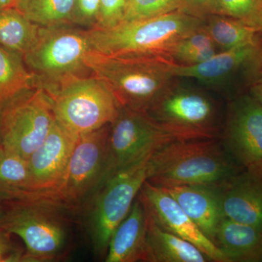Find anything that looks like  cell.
<instances>
[{"label":"cell","mask_w":262,"mask_h":262,"mask_svg":"<svg viewBox=\"0 0 262 262\" xmlns=\"http://www.w3.org/2000/svg\"><path fill=\"white\" fill-rule=\"evenodd\" d=\"M1 201L0 229L23 241L24 261H52L68 254L76 214L57 193L31 192Z\"/></svg>","instance_id":"1"},{"label":"cell","mask_w":262,"mask_h":262,"mask_svg":"<svg viewBox=\"0 0 262 262\" xmlns=\"http://www.w3.org/2000/svg\"><path fill=\"white\" fill-rule=\"evenodd\" d=\"M91 75L104 82L119 106L145 112L173 83L172 58L163 56H108L90 50L84 58Z\"/></svg>","instance_id":"2"},{"label":"cell","mask_w":262,"mask_h":262,"mask_svg":"<svg viewBox=\"0 0 262 262\" xmlns=\"http://www.w3.org/2000/svg\"><path fill=\"white\" fill-rule=\"evenodd\" d=\"M242 169L220 139L174 141L150 157L146 181L161 188L219 185Z\"/></svg>","instance_id":"3"},{"label":"cell","mask_w":262,"mask_h":262,"mask_svg":"<svg viewBox=\"0 0 262 262\" xmlns=\"http://www.w3.org/2000/svg\"><path fill=\"white\" fill-rule=\"evenodd\" d=\"M205 20L181 11L156 18L123 22L110 29H88L91 49L108 56H163L184 38L199 30Z\"/></svg>","instance_id":"4"},{"label":"cell","mask_w":262,"mask_h":262,"mask_svg":"<svg viewBox=\"0 0 262 262\" xmlns=\"http://www.w3.org/2000/svg\"><path fill=\"white\" fill-rule=\"evenodd\" d=\"M147 160L103 183L75 211L95 256L106 257L108 244L147 179Z\"/></svg>","instance_id":"5"},{"label":"cell","mask_w":262,"mask_h":262,"mask_svg":"<svg viewBox=\"0 0 262 262\" xmlns=\"http://www.w3.org/2000/svg\"><path fill=\"white\" fill-rule=\"evenodd\" d=\"M90 50L86 30L71 24L40 27L35 42L23 59L37 77V88L49 94L68 79L87 76L90 71L84 58Z\"/></svg>","instance_id":"6"},{"label":"cell","mask_w":262,"mask_h":262,"mask_svg":"<svg viewBox=\"0 0 262 262\" xmlns=\"http://www.w3.org/2000/svg\"><path fill=\"white\" fill-rule=\"evenodd\" d=\"M175 141L220 139L224 117L206 92L175 81L147 111Z\"/></svg>","instance_id":"7"},{"label":"cell","mask_w":262,"mask_h":262,"mask_svg":"<svg viewBox=\"0 0 262 262\" xmlns=\"http://www.w3.org/2000/svg\"><path fill=\"white\" fill-rule=\"evenodd\" d=\"M48 94L56 121L77 136L111 124L120 107L107 86L92 75L68 79Z\"/></svg>","instance_id":"8"},{"label":"cell","mask_w":262,"mask_h":262,"mask_svg":"<svg viewBox=\"0 0 262 262\" xmlns=\"http://www.w3.org/2000/svg\"><path fill=\"white\" fill-rule=\"evenodd\" d=\"M174 141L147 113L120 106L110 125L101 184L117 173L144 163L155 151Z\"/></svg>","instance_id":"9"},{"label":"cell","mask_w":262,"mask_h":262,"mask_svg":"<svg viewBox=\"0 0 262 262\" xmlns=\"http://www.w3.org/2000/svg\"><path fill=\"white\" fill-rule=\"evenodd\" d=\"M262 41L221 51L207 61L193 66L177 63L176 77L194 79L230 99L248 93L261 77Z\"/></svg>","instance_id":"10"},{"label":"cell","mask_w":262,"mask_h":262,"mask_svg":"<svg viewBox=\"0 0 262 262\" xmlns=\"http://www.w3.org/2000/svg\"><path fill=\"white\" fill-rule=\"evenodd\" d=\"M2 145L28 160L56 121L53 103L41 88L29 90L0 111Z\"/></svg>","instance_id":"11"},{"label":"cell","mask_w":262,"mask_h":262,"mask_svg":"<svg viewBox=\"0 0 262 262\" xmlns=\"http://www.w3.org/2000/svg\"><path fill=\"white\" fill-rule=\"evenodd\" d=\"M110 125L79 136L57 194L74 211L101 186Z\"/></svg>","instance_id":"12"},{"label":"cell","mask_w":262,"mask_h":262,"mask_svg":"<svg viewBox=\"0 0 262 262\" xmlns=\"http://www.w3.org/2000/svg\"><path fill=\"white\" fill-rule=\"evenodd\" d=\"M220 139L243 168L262 164V105L249 93L229 100Z\"/></svg>","instance_id":"13"},{"label":"cell","mask_w":262,"mask_h":262,"mask_svg":"<svg viewBox=\"0 0 262 262\" xmlns=\"http://www.w3.org/2000/svg\"><path fill=\"white\" fill-rule=\"evenodd\" d=\"M139 196L163 228L194 245L210 261L231 262L228 256L202 232L173 196L163 188L146 181Z\"/></svg>","instance_id":"14"},{"label":"cell","mask_w":262,"mask_h":262,"mask_svg":"<svg viewBox=\"0 0 262 262\" xmlns=\"http://www.w3.org/2000/svg\"><path fill=\"white\" fill-rule=\"evenodd\" d=\"M78 138L55 122L47 138L28 159L33 192L57 193Z\"/></svg>","instance_id":"15"},{"label":"cell","mask_w":262,"mask_h":262,"mask_svg":"<svg viewBox=\"0 0 262 262\" xmlns=\"http://www.w3.org/2000/svg\"><path fill=\"white\" fill-rule=\"evenodd\" d=\"M224 216L262 229V164L218 185Z\"/></svg>","instance_id":"16"},{"label":"cell","mask_w":262,"mask_h":262,"mask_svg":"<svg viewBox=\"0 0 262 262\" xmlns=\"http://www.w3.org/2000/svg\"><path fill=\"white\" fill-rule=\"evenodd\" d=\"M182 207L207 237L214 241L224 218L218 185H184L163 188Z\"/></svg>","instance_id":"17"},{"label":"cell","mask_w":262,"mask_h":262,"mask_svg":"<svg viewBox=\"0 0 262 262\" xmlns=\"http://www.w3.org/2000/svg\"><path fill=\"white\" fill-rule=\"evenodd\" d=\"M146 260V213L139 194L130 211L108 244L106 262H136Z\"/></svg>","instance_id":"18"},{"label":"cell","mask_w":262,"mask_h":262,"mask_svg":"<svg viewBox=\"0 0 262 262\" xmlns=\"http://www.w3.org/2000/svg\"><path fill=\"white\" fill-rule=\"evenodd\" d=\"M145 208L146 262L210 261L194 245L163 228Z\"/></svg>","instance_id":"19"},{"label":"cell","mask_w":262,"mask_h":262,"mask_svg":"<svg viewBox=\"0 0 262 262\" xmlns=\"http://www.w3.org/2000/svg\"><path fill=\"white\" fill-rule=\"evenodd\" d=\"M213 243L231 262L262 261V229L224 217Z\"/></svg>","instance_id":"20"},{"label":"cell","mask_w":262,"mask_h":262,"mask_svg":"<svg viewBox=\"0 0 262 262\" xmlns=\"http://www.w3.org/2000/svg\"><path fill=\"white\" fill-rule=\"evenodd\" d=\"M36 88L37 77L27 68L23 57L0 45V111L13 98Z\"/></svg>","instance_id":"21"},{"label":"cell","mask_w":262,"mask_h":262,"mask_svg":"<svg viewBox=\"0 0 262 262\" xmlns=\"http://www.w3.org/2000/svg\"><path fill=\"white\" fill-rule=\"evenodd\" d=\"M30 192H34L28 160L1 144L0 201L17 199Z\"/></svg>","instance_id":"22"},{"label":"cell","mask_w":262,"mask_h":262,"mask_svg":"<svg viewBox=\"0 0 262 262\" xmlns=\"http://www.w3.org/2000/svg\"><path fill=\"white\" fill-rule=\"evenodd\" d=\"M39 27L16 8L0 10V45L22 57L35 42Z\"/></svg>","instance_id":"23"},{"label":"cell","mask_w":262,"mask_h":262,"mask_svg":"<svg viewBox=\"0 0 262 262\" xmlns=\"http://www.w3.org/2000/svg\"><path fill=\"white\" fill-rule=\"evenodd\" d=\"M203 28L221 51H229L261 39L260 32L256 29L223 15L208 17L205 20Z\"/></svg>","instance_id":"24"},{"label":"cell","mask_w":262,"mask_h":262,"mask_svg":"<svg viewBox=\"0 0 262 262\" xmlns=\"http://www.w3.org/2000/svg\"><path fill=\"white\" fill-rule=\"evenodd\" d=\"M75 0H16L15 8L39 27L70 24Z\"/></svg>","instance_id":"25"},{"label":"cell","mask_w":262,"mask_h":262,"mask_svg":"<svg viewBox=\"0 0 262 262\" xmlns=\"http://www.w3.org/2000/svg\"><path fill=\"white\" fill-rule=\"evenodd\" d=\"M217 51L218 48L203 27L181 40L170 57L178 64L193 66L209 59L218 53Z\"/></svg>","instance_id":"26"},{"label":"cell","mask_w":262,"mask_h":262,"mask_svg":"<svg viewBox=\"0 0 262 262\" xmlns=\"http://www.w3.org/2000/svg\"><path fill=\"white\" fill-rule=\"evenodd\" d=\"M218 14L237 19L262 31V0H218Z\"/></svg>","instance_id":"27"},{"label":"cell","mask_w":262,"mask_h":262,"mask_svg":"<svg viewBox=\"0 0 262 262\" xmlns=\"http://www.w3.org/2000/svg\"><path fill=\"white\" fill-rule=\"evenodd\" d=\"M181 0H128L123 22L156 18L179 11Z\"/></svg>","instance_id":"28"},{"label":"cell","mask_w":262,"mask_h":262,"mask_svg":"<svg viewBox=\"0 0 262 262\" xmlns=\"http://www.w3.org/2000/svg\"><path fill=\"white\" fill-rule=\"evenodd\" d=\"M127 3L128 0H100L98 22L94 28H113L121 24Z\"/></svg>","instance_id":"29"},{"label":"cell","mask_w":262,"mask_h":262,"mask_svg":"<svg viewBox=\"0 0 262 262\" xmlns=\"http://www.w3.org/2000/svg\"><path fill=\"white\" fill-rule=\"evenodd\" d=\"M100 0H75L70 18V24L94 28L99 14Z\"/></svg>","instance_id":"30"},{"label":"cell","mask_w":262,"mask_h":262,"mask_svg":"<svg viewBox=\"0 0 262 262\" xmlns=\"http://www.w3.org/2000/svg\"><path fill=\"white\" fill-rule=\"evenodd\" d=\"M179 11L205 20L218 14V0H181Z\"/></svg>","instance_id":"31"},{"label":"cell","mask_w":262,"mask_h":262,"mask_svg":"<svg viewBox=\"0 0 262 262\" xmlns=\"http://www.w3.org/2000/svg\"><path fill=\"white\" fill-rule=\"evenodd\" d=\"M11 235L0 229V262H24L25 249L15 246Z\"/></svg>","instance_id":"32"},{"label":"cell","mask_w":262,"mask_h":262,"mask_svg":"<svg viewBox=\"0 0 262 262\" xmlns=\"http://www.w3.org/2000/svg\"><path fill=\"white\" fill-rule=\"evenodd\" d=\"M251 96H253L262 105V84H253L248 91Z\"/></svg>","instance_id":"33"},{"label":"cell","mask_w":262,"mask_h":262,"mask_svg":"<svg viewBox=\"0 0 262 262\" xmlns=\"http://www.w3.org/2000/svg\"><path fill=\"white\" fill-rule=\"evenodd\" d=\"M16 0H0V10L15 8Z\"/></svg>","instance_id":"34"},{"label":"cell","mask_w":262,"mask_h":262,"mask_svg":"<svg viewBox=\"0 0 262 262\" xmlns=\"http://www.w3.org/2000/svg\"><path fill=\"white\" fill-rule=\"evenodd\" d=\"M3 213V202L0 201V220H1L2 215Z\"/></svg>","instance_id":"35"},{"label":"cell","mask_w":262,"mask_h":262,"mask_svg":"<svg viewBox=\"0 0 262 262\" xmlns=\"http://www.w3.org/2000/svg\"><path fill=\"white\" fill-rule=\"evenodd\" d=\"M2 144V135H1V120H0V145Z\"/></svg>","instance_id":"36"},{"label":"cell","mask_w":262,"mask_h":262,"mask_svg":"<svg viewBox=\"0 0 262 262\" xmlns=\"http://www.w3.org/2000/svg\"><path fill=\"white\" fill-rule=\"evenodd\" d=\"M257 83L262 84V71H261V77H260L259 80H258Z\"/></svg>","instance_id":"37"},{"label":"cell","mask_w":262,"mask_h":262,"mask_svg":"<svg viewBox=\"0 0 262 262\" xmlns=\"http://www.w3.org/2000/svg\"><path fill=\"white\" fill-rule=\"evenodd\" d=\"M260 34V37H261V41H262V31L261 32L259 33Z\"/></svg>","instance_id":"38"}]
</instances>
